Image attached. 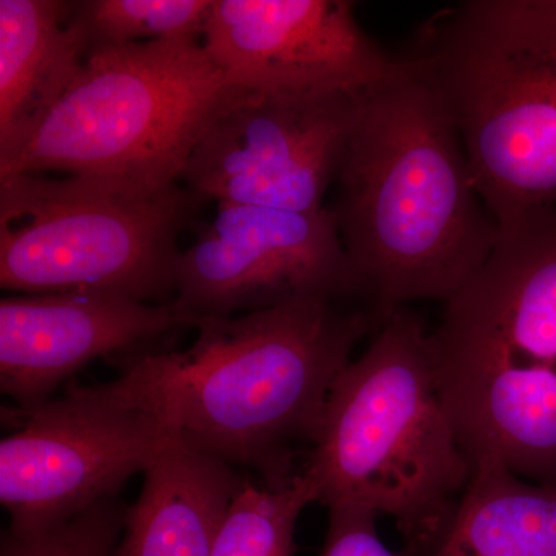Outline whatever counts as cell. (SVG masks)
<instances>
[{
    "label": "cell",
    "instance_id": "d6986e66",
    "mask_svg": "<svg viewBox=\"0 0 556 556\" xmlns=\"http://www.w3.org/2000/svg\"><path fill=\"white\" fill-rule=\"evenodd\" d=\"M328 529L318 556H405L391 551L379 535L378 518L362 508H328Z\"/></svg>",
    "mask_w": 556,
    "mask_h": 556
},
{
    "label": "cell",
    "instance_id": "52a82bcc",
    "mask_svg": "<svg viewBox=\"0 0 556 556\" xmlns=\"http://www.w3.org/2000/svg\"><path fill=\"white\" fill-rule=\"evenodd\" d=\"M201 199L182 182L0 178V287L21 295L97 291L141 302L175 295L179 236Z\"/></svg>",
    "mask_w": 556,
    "mask_h": 556
},
{
    "label": "cell",
    "instance_id": "6da1fadb",
    "mask_svg": "<svg viewBox=\"0 0 556 556\" xmlns=\"http://www.w3.org/2000/svg\"><path fill=\"white\" fill-rule=\"evenodd\" d=\"M405 65L365 97L328 207L380 320L415 300L448 302L501 236L459 134Z\"/></svg>",
    "mask_w": 556,
    "mask_h": 556
},
{
    "label": "cell",
    "instance_id": "e0dca14e",
    "mask_svg": "<svg viewBox=\"0 0 556 556\" xmlns=\"http://www.w3.org/2000/svg\"><path fill=\"white\" fill-rule=\"evenodd\" d=\"M314 503L316 484L305 471L280 489L247 479L226 514L212 556H294L295 526Z\"/></svg>",
    "mask_w": 556,
    "mask_h": 556
},
{
    "label": "cell",
    "instance_id": "ac0fdd59",
    "mask_svg": "<svg viewBox=\"0 0 556 556\" xmlns=\"http://www.w3.org/2000/svg\"><path fill=\"white\" fill-rule=\"evenodd\" d=\"M127 504L118 497L53 525L17 529L9 526L0 556H113L126 525Z\"/></svg>",
    "mask_w": 556,
    "mask_h": 556
},
{
    "label": "cell",
    "instance_id": "8fae6325",
    "mask_svg": "<svg viewBox=\"0 0 556 556\" xmlns=\"http://www.w3.org/2000/svg\"><path fill=\"white\" fill-rule=\"evenodd\" d=\"M201 46L233 86L255 93H369L407 70L345 0H214Z\"/></svg>",
    "mask_w": 556,
    "mask_h": 556
},
{
    "label": "cell",
    "instance_id": "277c9868",
    "mask_svg": "<svg viewBox=\"0 0 556 556\" xmlns=\"http://www.w3.org/2000/svg\"><path fill=\"white\" fill-rule=\"evenodd\" d=\"M438 386L431 334L407 308L388 314L329 393L305 471L327 508L394 519L416 556L470 479Z\"/></svg>",
    "mask_w": 556,
    "mask_h": 556
},
{
    "label": "cell",
    "instance_id": "4fadbf2b",
    "mask_svg": "<svg viewBox=\"0 0 556 556\" xmlns=\"http://www.w3.org/2000/svg\"><path fill=\"white\" fill-rule=\"evenodd\" d=\"M113 556H212L247 479L181 438L144 471Z\"/></svg>",
    "mask_w": 556,
    "mask_h": 556
},
{
    "label": "cell",
    "instance_id": "ba28073f",
    "mask_svg": "<svg viewBox=\"0 0 556 556\" xmlns=\"http://www.w3.org/2000/svg\"><path fill=\"white\" fill-rule=\"evenodd\" d=\"M2 417L17 430L0 442V504L17 529L118 497L181 438L163 350L121 365L110 382L73 380L38 408L3 407Z\"/></svg>",
    "mask_w": 556,
    "mask_h": 556
},
{
    "label": "cell",
    "instance_id": "8992f818",
    "mask_svg": "<svg viewBox=\"0 0 556 556\" xmlns=\"http://www.w3.org/2000/svg\"><path fill=\"white\" fill-rule=\"evenodd\" d=\"M237 90L200 40L90 51L64 97L0 153V178L60 172L169 188Z\"/></svg>",
    "mask_w": 556,
    "mask_h": 556
},
{
    "label": "cell",
    "instance_id": "7c38bea8",
    "mask_svg": "<svg viewBox=\"0 0 556 556\" xmlns=\"http://www.w3.org/2000/svg\"><path fill=\"white\" fill-rule=\"evenodd\" d=\"M185 328L172 302L97 291L9 295L0 300V391L31 412L91 362L121 367Z\"/></svg>",
    "mask_w": 556,
    "mask_h": 556
},
{
    "label": "cell",
    "instance_id": "30bf717a",
    "mask_svg": "<svg viewBox=\"0 0 556 556\" xmlns=\"http://www.w3.org/2000/svg\"><path fill=\"white\" fill-rule=\"evenodd\" d=\"M316 295L368 302L328 207L289 212L218 203L215 217L179 255L172 303L195 328L207 318Z\"/></svg>",
    "mask_w": 556,
    "mask_h": 556
},
{
    "label": "cell",
    "instance_id": "9a60e30c",
    "mask_svg": "<svg viewBox=\"0 0 556 556\" xmlns=\"http://www.w3.org/2000/svg\"><path fill=\"white\" fill-rule=\"evenodd\" d=\"M416 556H556V485L519 477L495 460L477 464Z\"/></svg>",
    "mask_w": 556,
    "mask_h": 556
},
{
    "label": "cell",
    "instance_id": "3957f363",
    "mask_svg": "<svg viewBox=\"0 0 556 556\" xmlns=\"http://www.w3.org/2000/svg\"><path fill=\"white\" fill-rule=\"evenodd\" d=\"M438 386L471 467L556 484V203L501 226L431 334Z\"/></svg>",
    "mask_w": 556,
    "mask_h": 556
},
{
    "label": "cell",
    "instance_id": "2e32d148",
    "mask_svg": "<svg viewBox=\"0 0 556 556\" xmlns=\"http://www.w3.org/2000/svg\"><path fill=\"white\" fill-rule=\"evenodd\" d=\"M214 0H83L70 2L68 27L86 54L150 40H200Z\"/></svg>",
    "mask_w": 556,
    "mask_h": 556
},
{
    "label": "cell",
    "instance_id": "5b68a950",
    "mask_svg": "<svg viewBox=\"0 0 556 556\" xmlns=\"http://www.w3.org/2000/svg\"><path fill=\"white\" fill-rule=\"evenodd\" d=\"M413 75L459 134L500 226L556 203V0H468L422 25Z\"/></svg>",
    "mask_w": 556,
    "mask_h": 556
},
{
    "label": "cell",
    "instance_id": "9c48e42d",
    "mask_svg": "<svg viewBox=\"0 0 556 556\" xmlns=\"http://www.w3.org/2000/svg\"><path fill=\"white\" fill-rule=\"evenodd\" d=\"M367 94L239 89L201 135L181 182L217 204L321 211Z\"/></svg>",
    "mask_w": 556,
    "mask_h": 556
},
{
    "label": "cell",
    "instance_id": "5bb4252c",
    "mask_svg": "<svg viewBox=\"0 0 556 556\" xmlns=\"http://www.w3.org/2000/svg\"><path fill=\"white\" fill-rule=\"evenodd\" d=\"M61 0H0V153L64 97L87 54Z\"/></svg>",
    "mask_w": 556,
    "mask_h": 556
},
{
    "label": "cell",
    "instance_id": "7a4b0ae2",
    "mask_svg": "<svg viewBox=\"0 0 556 556\" xmlns=\"http://www.w3.org/2000/svg\"><path fill=\"white\" fill-rule=\"evenodd\" d=\"M356 302L316 295L197 324L192 345L164 351L181 441L269 489L289 484L336 379L382 321Z\"/></svg>",
    "mask_w": 556,
    "mask_h": 556
}]
</instances>
